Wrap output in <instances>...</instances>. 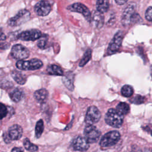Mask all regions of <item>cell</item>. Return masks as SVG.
I'll return each instance as SVG.
<instances>
[{
	"instance_id": "1",
	"label": "cell",
	"mask_w": 152,
	"mask_h": 152,
	"mask_svg": "<svg viewBox=\"0 0 152 152\" xmlns=\"http://www.w3.org/2000/svg\"><path fill=\"white\" fill-rule=\"evenodd\" d=\"M105 122L109 125L114 128H119L123 124V115L119 113L116 109H109L104 118Z\"/></svg>"
},
{
	"instance_id": "2",
	"label": "cell",
	"mask_w": 152,
	"mask_h": 152,
	"mask_svg": "<svg viewBox=\"0 0 152 152\" xmlns=\"http://www.w3.org/2000/svg\"><path fill=\"white\" fill-rule=\"evenodd\" d=\"M120 133L117 131H112L104 134L100 141V145L102 147H109L115 145L120 140Z\"/></svg>"
},
{
	"instance_id": "3",
	"label": "cell",
	"mask_w": 152,
	"mask_h": 152,
	"mask_svg": "<svg viewBox=\"0 0 152 152\" xmlns=\"http://www.w3.org/2000/svg\"><path fill=\"white\" fill-rule=\"evenodd\" d=\"M30 17V13L27 10H21L13 17L10 18L7 23L10 26H18L27 22Z\"/></svg>"
},
{
	"instance_id": "4",
	"label": "cell",
	"mask_w": 152,
	"mask_h": 152,
	"mask_svg": "<svg viewBox=\"0 0 152 152\" xmlns=\"http://www.w3.org/2000/svg\"><path fill=\"white\" fill-rule=\"evenodd\" d=\"M43 66L42 62L38 59H31L29 61L19 60L16 63L17 68L21 70H36Z\"/></svg>"
},
{
	"instance_id": "5",
	"label": "cell",
	"mask_w": 152,
	"mask_h": 152,
	"mask_svg": "<svg viewBox=\"0 0 152 152\" xmlns=\"http://www.w3.org/2000/svg\"><path fill=\"white\" fill-rule=\"evenodd\" d=\"M84 138L89 144L96 142L100 138L101 132L93 125H87L84 130Z\"/></svg>"
},
{
	"instance_id": "6",
	"label": "cell",
	"mask_w": 152,
	"mask_h": 152,
	"mask_svg": "<svg viewBox=\"0 0 152 152\" xmlns=\"http://www.w3.org/2000/svg\"><path fill=\"white\" fill-rule=\"evenodd\" d=\"M100 117L101 113L99 110L96 106H90L88 108L86 115L85 123L87 125H93L100 120Z\"/></svg>"
},
{
	"instance_id": "7",
	"label": "cell",
	"mask_w": 152,
	"mask_h": 152,
	"mask_svg": "<svg viewBox=\"0 0 152 152\" xmlns=\"http://www.w3.org/2000/svg\"><path fill=\"white\" fill-rule=\"evenodd\" d=\"M135 4L131 3L124 10L122 15V24L123 26H127L135 18Z\"/></svg>"
},
{
	"instance_id": "8",
	"label": "cell",
	"mask_w": 152,
	"mask_h": 152,
	"mask_svg": "<svg viewBox=\"0 0 152 152\" xmlns=\"http://www.w3.org/2000/svg\"><path fill=\"white\" fill-rule=\"evenodd\" d=\"M11 54L14 58L18 60H23L29 56L30 52L25 46L20 44H17L12 47Z\"/></svg>"
},
{
	"instance_id": "9",
	"label": "cell",
	"mask_w": 152,
	"mask_h": 152,
	"mask_svg": "<svg viewBox=\"0 0 152 152\" xmlns=\"http://www.w3.org/2000/svg\"><path fill=\"white\" fill-rule=\"evenodd\" d=\"M123 35V32L122 31H119L115 34L109 45L107 49L108 54H113L119 50L122 44Z\"/></svg>"
},
{
	"instance_id": "10",
	"label": "cell",
	"mask_w": 152,
	"mask_h": 152,
	"mask_svg": "<svg viewBox=\"0 0 152 152\" xmlns=\"http://www.w3.org/2000/svg\"><path fill=\"white\" fill-rule=\"evenodd\" d=\"M42 35V33L40 30L31 29L20 33L18 36V38L24 41H34L39 39Z\"/></svg>"
},
{
	"instance_id": "11",
	"label": "cell",
	"mask_w": 152,
	"mask_h": 152,
	"mask_svg": "<svg viewBox=\"0 0 152 152\" xmlns=\"http://www.w3.org/2000/svg\"><path fill=\"white\" fill-rule=\"evenodd\" d=\"M68 10L81 13L88 21H90L91 14L88 8L81 3H74L67 7Z\"/></svg>"
},
{
	"instance_id": "12",
	"label": "cell",
	"mask_w": 152,
	"mask_h": 152,
	"mask_svg": "<svg viewBox=\"0 0 152 152\" xmlns=\"http://www.w3.org/2000/svg\"><path fill=\"white\" fill-rule=\"evenodd\" d=\"M51 8V5L48 1L42 0L36 4L34 11L38 15L46 16L49 14Z\"/></svg>"
},
{
	"instance_id": "13",
	"label": "cell",
	"mask_w": 152,
	"mask_h": 152,
	"mask_svg": "<svg viewBox=\"0 0 152 152\" xmlns=\"http://www.w3.org/2000/svg\"><path fill=\"white\" fill-rule=\"evenodd\" d=\"M89 144H90L87 141L85 138L78 136L73 140L71 143V146L74 150L84 151L88 150L90 147Z\"/></svg>"
},
{
	"instance_id": "14",
	"label": "cell",
	"mask_w": 152,
	"mask_h": 152,
	"mask_svg": "<svg viewBox=\"0 0 152 152\" xmlns=\"http://www.w3.org/2000/svg\"><path fill=\"white\" fill-rule=\"evenodd\" d=\"M23 135V129L18 125H13L8 129V135L11 140H17L20 139Z\"/></svg>"
},
{
	"instance_id": "15",
	"label": "cell",
	"mask_w": 152,
	"mask_h": 152,
	"mask_svg": "<svg viewBox=\"0 0 152 152\" xmlns=\"http://www.w3.org/2000/svg\"><path fill=\"white\" fill-rule=\"evenodd\" d=\"M102 13L97 11V10L93 11L91 17L90 18V21L93 26L96 28H101L103 24L104 19Z\"/></svg>"
},
{
	"instance_id": "16",
	"label": "cell",
	"mask_w": 152,
	"mask_h": 152,
	"mask_svg": "<svg viewBox=\"0 0 152 152\" xmlns=\"http://www.w3.org/2000/svg\"><path fill=\"white\" fill-rule=\"evenodd\" d=\"M74 75L73 73L68 72L62 78V81L64 85L69 90H72L74 89Z\"/></svg>"
},
{
	"instance_id": "17",
	"label": "cell",
	"mask_w": 152,
	"mask_h": 152,
	"mask_svg": "<svg viewBox=\"0 0 152 152\" xmlns=\"http://www.w3.org/2000/svg\"><path fill=\"white\" fill-rule=\"evenodd\" d=\"M48 95V93L47 90L45 88L39 89L36 91L34 93V98L38 102H40V103L45 102L47 99Z\"/></svg>"
},
{
	"instance_id": "18",
	"label": "cell",
	"mask_w": 152,
	"mask_h": 152,
	"mask_svg": "<svg viewBox=\"0 0 152 152\" xmlns=\"http://www.w3.org/2000/svg\"><path fill=\"white\" fill-rule=\"evenodd\" d=\"M109 7V0H97L96 9L97 11L104 13L107 11Z\"/></svg>"
},
{
	"instance_id": "19",
	"label": "cell",
	"mask_w": 152,
	"mask_h": 152,
	"mask_svg": "<svg viewBox=\"0 0 152 152\" xmlns=\"http://www.w3.org/2000/svg\"><path fill=\"white\" fill-rule=\"evenodd\" d=\"M10 96L12 100L15 102H18L23 98L24 93L21 89L16 88L10 93Z\"/></svg>"
},
{
	"instance_id": "20",
	"label": "cell",
	"mask_w": 152,
	"mask_h": 152,
	"mask_svg": "<svg viewBox=\"0 0 152 152\" xmlns=\"http://www.w3.org/2000/svg\"><path fill=\"white\" fill-rule=\"evenodd\" d=\"M13 79L19 84H24L26 82V77L21 72L18 71H13L11 73Z\"/></svg>"
},
{
	"instance_id": "21",
	"label": "cell",
	"mask_w": 152,
	"mask_h": 152,
	"mask_svg": "<svg viewBox=\"0 0 152 152\" xmlns=\"http://www.w3.org/2000/svg\"><path fill=\"white\" fill-rule=\"evenodd\" d=\"M47 72L49 74L55 75H62L64 74L61 68L55 64H52L48 66Z\"/></svg>"
},
{
	"instance_id": "22",
	"label": "cell",
	"mask_w": 152,
	"mask_h": 152,
	"mask_svg": "<svg viewBox=\"0 0 152 152\" xmlns=\"http://www.w3.org/2000/svg\"><path fill=\"white\" fill-rule=\"evenodd\" d=\"M116 110L119 113H120L121 115L124 116V115H126L129 112V106L125 102H121L117 105V106L116 107Z\"/></svg>"
},
{
	"instance_id": "23",
	"label": "cell",
	"mask_w": 152,
	"mask_h": 152,
	"mask_svg": "<svg viewBox=\"0 0 152 152\" xmlns=\"http://www.w3.org/2000/svg\"><path fill=\"white\" fill-rule=\"evenodd\" d=\"M23 144L24 148L30 152H35L38 150V147L31 143L28 138H25L23 141Z\"/></svg>"
},
{
	"instance_id": "24",
	"label": "cell",
	"mask_w": 152,
	"mask_h": 152,
	"mask_svg": "<svg viewBox=\"0 0 152 152\" xmlns=\"http://www.w3.org/2000/svg\"><path fill=\"white\" fill-rule=\"evenodd\" d=\"M91 50L90 49H88L84 53L82 59H81L79 66H84L91 59Z\"/></svg>"
},
{
	"instance_id": "25",
	"label": "cell",
	"mask_w": 152,
	"mask_h": 152,
	"mask_svg": "<svg viewBox=\"0 0 152 152\" xmlns=\"http://www.w3.org/2000/svg\"><path fill=\"white\" fill-rule=\"evenodd\" d=\"M44 129V125L43 121L42 119H40L36 123V127H35V135L36 138H39Z\"/></svg>"
},
{
	"instance_id": "26",
	"label": "cell",
	"mask_w": 152,
	"mask_h": 152,
	"mask_svg": "<svg viewBox=\"0 0 152 152\" xmlns=\"http://www.w3.org/2000/svg\"><path fill=\"white\" fill-rule=\"evenodd\" d=\"M133 92H134L133 88L129 85H125L121 88L122 94L126 97H131L132 95Z\"/></svg>"
},
{
	"instance_id": "27",
	"label": "cell",
	"mask_w": 152,
	"mask_h": 152,
	"mask_svg": "<svg viewBox=\"0 0 152 152\" xmlns=\"http://www.w3.org/2000/svg\"><path fill=\"white\" fill-rule=\"evenodd\" d=\"M48 40V36L47 35H42L39 38V40L37 43V46L40 49H44L46 47V43Z\"/></svg>"
},
{
	"instance_id": "28",
	"label": "cell",
	"mask_w": 152,
	"mask_h": 152,
	"mask_svg": "<svg viewBox=\"0 0 152 152\" xmlns=\"http://www.w3.org/2000/svg\"><path fill=\"white\" fill-rule=\"evenodd\" d=\"M144 97H142L140 95H137L136 96H135L134 98H132V99L130 100V101L131 102V103L137 104H141L144 102Z\"/></svg>"
},
{
	"instance_id": "29",
	"label": "cell",
	"mask_w": 152,
	"mask_h": 152,
	"mask_svg": "<svg viewBox=\"0 0 152 152\" xmlns=\"http://www.w3.org/2000/svg\"><path fill=\"white\" fill-rule=\"evenodd\" d=\"M8 110L5 105L2 103H0V119H2L6 116Z\"/></svg>"
},
{
	"instance_id": "30",
	"label": "cell",
	"mask_w": 152,
	"mask_h": 152,
	"mask_svg": "<svg viewBox=\"0 0 152 152\" xmlns=\"http://www.w3.org/2000/svg\"><path fill=\"white\" fill-rule=\"evenodd\" d=\"M151 11H152V8H151V7H149L147 9V10L145 11V17L146 20H147L149 21H151V19H152Z\"/></svg>"
},
{
	"instance_id": "31",
	"label": "cell",
	"mask_w": 152,
	"mask_h": 152,
	"mask_svg": "<svg viewBox=\"0 0 152 152\" xmlns=\"http://www.w3.org/2000/svg\"><path fill=\"white\" fill-rule=\"evenodd\" d=\"M116 3L118 5H124L125 4L128 0H115Z\"/></svg>"
},
{
	"instance_id": "32",
	"label": "cell",
	"mask_w": 152,
	"mask_h": 152,
	"mask_svg": "<svg viewBox=\"0 0 152 152\" xmlns=\"http://www.w3.org/2000/svg\"><path fill=\"white\" fill-rule=\"evenodd\" d=\"M6 39V36L5 34L0 30V41H3Z\"/></svg>"
},
{
	"instance_id": "33",
	"label": "cell",
	"mask_w": 152,
	"mask_h": 152,
	"mask_svg": "<svg viewBox=\"0 0 152 152\" xmlns=\"http://www.w3.org/2000/svg\"><path fill=\"white\" fill-rule=\"evenodd\" d=\"M11 152H23L22 148L19 147H14L12 148Z\"/></svg>"
}]
</instances>
